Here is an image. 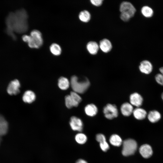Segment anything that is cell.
<instances>
[{
    "mask_svg": "<svg viewBox=\"0 0 163 163\" xmlns=\"http://www.w3.org/2000/svg\"><path fill=\"white\" fill-rule=\"evenodd\" d=\"M28 18L27 13L24 9L10 12L5 21L7 34L13 40H16L15 33L22 34L26 32L28 28Z\"/></svg>",
    "mask_w": 163,
    "mask_h": 163,
    "instance_id": "6da1fadb",
    "label": "cell"
},
{
    "mask_svg": "<svg viewBox=\"0 0 163 163\" xmlns=\"http://www.w3.org/2000/svg\"><path fill=\"white\" fill-rule=\"evenodd\" d=\"M22 39L23 41L27 43L28 46L32 48H39L42 46L43 43L42 34L37 30H32L30 35H23Z\"/></svg>",
    "mask_w": 163,
    "mask_h": 163,
    "instance_id": "7a4b0ae2",
    "label": "cell"
},
{
    "mask_svg": "<svg viewBox=\"0 0 163 163\" xmlns=\"http://www.w3.org/2000/svg\"><path fill=\"white\" fill-rule=\"evenodd\" d=\"M70 83L73 91L78 94H83L85 92L90 85V82L87 78L79 79L75 75L71 77Z\"/></svg>",
    "mask_w": 163,
    "mask_h": 163,
    "instance_id": "3957f363",
    "label": "cell"
},
{
    "mask_svg": "<svg viewBox=\"0 0 163 163\" xmlns=\"http://www.w3.org/2000/svg\"><path fill=\"white\" fill-rule=\"evenodd\" d=\"M137 147V142L134 140L126 139L123 142L122 154L124 156L132 155L136 152Z\"/></svg>",
    "mask_w": 163,
    "mask_h": 163,
    "instance_id": "277c9868",
    "label": "cell"
},
{
    "mask_svg": "<svg viewBox=\"0 0 163 163\" xmlns=\"http://www.w3.org/2000/svg\"><path fill=\"white\" fill-rule=\"evenodd\" d=\"M120 10L121 14L129 19L134 16L136 11L134 6L128 2H124L121 3Z\"/></svg>",
    "mask_w": 163,
    "mask_h": 163,
    "instance_id": "5b68a950",
    "label": "cell"
},
{
    "mask_svg": "<svg viewBox=\"0 0 163 163\" xmlns=\"http://www.w3.org/2000/svg\"><path fill=\"white\" fill-rule=\"evenodd\" d=\"M103 112L105 117L109 120L117 117L118 110L115 104H107L104 108Z\"/></svg>",
    "mask_w": 163,
    "mask_h": 163,
    "instance_id": "8992f818",
    "label": "cell"
},
{
    "mask_svg": "<svg viewBox=\"0 0 163 163\" xmlns=\"http://www.w3.org/2000/svg\"><path fill=\"white\" fill-rule=\"evenodd\" d=\"M20 83L18 80L14 79L9 84L7 89V92L10 95H16L20 92Z\"/></svg>",
    "mask_w": 163,
    "mask_h": 163,
    "instance_id": "52a82bcc",
    "label": "cell"
},
{
    "mask_svg": "<svg viewBox=\"0 0 163 163\" xmlns=\"http://www.w3.org/2000/svg\"><path fill=\"white\" fill-rule=\"evenodd\" d=\"M69 125L72 129L75 131L81 132L83 128V123L80 118L75 116L72 117L70 120Z\"/></svg>",
    "mask_w": 163,
    "mask_h": 163,
    "instance_id": "ba28073f",
    "label": "cell"
},
{
    "mask_svg": "<svg viewBox=\"0 0 163 163\" xmlns=\"http://www.w3.org/2000/svg\"><path fill=\"white\" fill-rule=\"evenodd\" d=\"M139 69L142 73L148 75L152 72L153 70V66L149 61L146 60H143L140 62Z\"/></svg>",
    "mask_w": 163,
    "mask_h": 163,
    "instance_id": "9c48e42d",
    "label": "cell"
},
{
    "mask_svg": "<svg viewBox=\"0 0 163 163\" xmlns=\"http://www.w3.org/2000/svg\"><path fill=\"white\" fill-rule=\"evenodd\" d=\"M130 104L137 107H140L142 104L143 98L142 96L137 92L132 94L129 97Z\"/></svg>",
    "mask_w": 163,
    "mask_h": 163,
    "instance_id": "30bf717a",
    "label": "cell"
},
{
    "mask_svg": "<svg viewBox=\"0 0 163 163\" xmlns=\"http://www.w3.org/2000/svg\"><path fill=\"white\" fill-rule=\"evenodd\" d=\"M139 151L142 156L145 158L150 157L152 154V148L151 146L148 144H144L141 146Z\"/></svg>",
    "mask_w": 163,
    "mask_h": 163,
    "instance_id": "8fae6325",
    "label": "cell"
},
{
    "mask_svg": "<svg viewBox=\"0 0 163 163\" xmlns=\"http://www.w3.org/2000/svg\"><path fill=\"white\" fill-rule=\"evenodd\" d=\"M133 106L128 102L123 104L120 108L122 114L125 116H129L130 115L133 113Z\"/></svg>",
    "mask_w": 163,
    "mask_h": 163,
    "instance_id": "7c38bea8",
    "label": "cell"
},
{
    "mask_svg": "<svg viewBox=\"0 0 163 163\" xmlns=\"http://www.w3.org/2000/svg\"><path fill=\"white\" fill-rule=\"evenodd\" d=\"M133 113L134 117L138 120H143L147 116L146 111L144 109L140 107H137L134 109Z\"/></svg>",
    "mask_w": 163,
    "mask_h": 163,
    "instance_id": "4fadbf2b",
    "label": "cell"
},
{
    "mask_svg": "<svg viewBox=\"0 0 163 163\" xmlns=\"http://www.w3.org/2000/svg\"><path fill=\"white\" fill-rule=\"evenodd\" d=\"M99 47L103 52L107 53L111 50L112 48V45L110 40L107 39H104L100 41Z\"/></svg>",
    "mask_w": 163,
    "mask_h": 163,
    "instance_id": "5bb4252c",
    "label": "cell"
},
{
    "mask_svg": "<svg viewBox=\"0 0 163 163\" xmlns=\"http://www.w3.org/2000/svg\"><path fill=\"white\" fill-rule=\"evenodd\" d=\"M161 114L157 110L150 111L147 115L149 120L151 123H155L158 121L161 118Z\"/></svg>",
    "mask_w": 163,
    "mask_h": 163,
    "instance_id": "9a60e30c",
    "label": "cell"
},
{
    "mask_svg": "<svg viewBox=\"0 0 163 163\" xmlns=\"http://www.w3.org/2000/svg\"><path fill=\"white\" fill-rule=\"evenodd\" d=\"M36 98L35 93L32 91L27 90L24 93L22 97L23 101L26 103H31L34 101Z\"/></svg>",
    "mask_w": 163,
    "mask_h": 163,
    "instance_id": "2e32d148",
    "label": "cell"
},
{
    "mask_svg": "<svg viewBox=\"0 0 163 163\" xmlns=\"http://www.w3.org/2000/svg\"><path fill=\"white\" fill-rule=\"evenodd\" d=\"M85 113L88 116L93 117L97 113L98 109L95 105L93 104H89L86 105L85 108Z\"/></svg>",
    "mask_w": 163,
    "mask_h": 163,
    "instance_id": "e0dca14e",
    "label": "cell"
},
{
    "mask_svg": "<svg viewBox=\"0 0 163 163\" xmlns=\"http://www.w3.org/2000/svg\"><path fill=\"white\" fill-rule=\"evenodd\" d=\"M8 129V124L4 117L0 114V136L5 135Z\"/></svg>",
    "mask_w": 163,
    "mask_h": 163,
    "instance_id": "ac0fdd59",
    "label": "cell"
},
{
    "mask_svg": "<svg viewBox=\"0 0 163 163\" xmlns=\"http://www.w3.org/2000/svg\"><path fill=\"white\" fill-rule=\"evenodd\" d=\"M86 47L90 54L95 55L97 53L99 47L96 42L94 41H90L87 43Z\"/></svg>",
    "mask_w": 163,
    "mask_h": 163,
    "instance_id": "d6986e66",
    "label": "cell"
},
{
    "mask_svg": "<svg viewBox=\"0 0 163 163\" xmlns=\"http://www.w3.org/2000/svg\"><path fill=\"white\" fill-rule=\"evenodd\" d=\"M70 85L68 80L66 78L62 77H60L58 81V86L59 88L62 90L67 89Z\"/></svg>",
    "mask_w": 163,
    "mask_h": 163,
    "instance_id": "ffe728a7",
    "label": "cell"
},
{
    "mask_svg": "<svg viewBox=\"0 0 163 163\" xmlns=\"http://www.w3.org/2000/svg\"><path fill=\"white\" fill-rule=\"evenodd\" d=\"M109 141L110 144L115 146H119L122 143V140L121 137L117 134H113L110 137Z\"/></svg>",
    "mask_w": 163,
    "mask_h": 163,
    "instance_id": "44dd1931",
    "label": "cell"
},
{
    "mask_svg": "<svg viewBox=\"0 0 163 163\" xmlns=\"http://www.w3.org/2000/svg\"><path fill=\"white\" fill-rule=\"evenodd\" d=\"M141 12L142 15L146 18H151L154 14L153 9L147 5H145L142 7L141 9Z\"/></svg>",
    "mask_w": 163,
    "mask_h": 163,
    "instance_id": "7402d4cb",
    "label": "cell"
},
{
    "mask_svg": "<svg viewBox=\"0 0 163 163\" xmlns=\"http://www.w3.org/2000/svg\"><path fill=\"white\" fill-rule=\"evenodd\" d=\"M65 103L66 107L68 108L78 106L79 103L75 101L70 95H66L65 97Z\"/></svg>",
    "mask_w": 163,
    "mask_h": 163,
    "instance_id": "603a6c76",
    "label": "cell"
},
{
    "mask_svg": "<svg viewBox=\"0 0 163 163\" xmlns=\"http://www.w3.org/2000/svg\"><path fill=\"white\" fill-rule=\"evenodd\" d=\"M50 49L51 53L55 56H59L62 52L61 47L56 43H52L50 46Z\"/></svg>",
    "mask_w": 163,
    "mask_h": 163,
    "instance_id": "cb8c5ba5",
    "label": "cell"
},
{
    "mask_svg": "<svg viewBox=\"0 0 163 163\" xmlns=\"http://www.w3.org/2000/svg\"><path fill=\"white\" fill-rule=\"evenodd\" d=\"M91 14L87 10L81 11L79 13L78 17L79 19L84 22H88L91 18Z\"/></svg>",
    "mask_w": 163,
    "mask_h": 163,
    "instance_id": "d4e9b609",
    "label": "cell"
},
{
    "mask_svg": "<svg viewBox=\"0 0 163 163\" xmlns=\"http://www.w3.org/2000/svg\"><path fill=\"white\" fill-rule=\"evenodd\" d=\"M76 142L79 144H83L87 140V137L85 135L82 133H79L76 134L75 137Z\"/></svg>",
    "mask_w": 163,
    "mask_h": 163,
    "instance_id": "484cf974",
    "label": "cell"
},
{
    "mask_svg": "<svg viewBox=\"0 0 163 163\" xmlns=\"http://www.w3.org/2000/svg\"><path fill=\"white\" fill-rule=\"evenodd\" d=\"M70 95L71 97L76 102L79 103L82 101V98L78 93L73 91L70 92Z\"/></svg>",
    "mask_w": 163,
    "mask_h": 163,
    "instance_id": "4316f807",
    "label": "cell"
},
{
    "mask_svg": "<svg viewBox=\"0 0 163 163\" xmlns=\"http://www.w3.org/2000/svg\"><path fill=\"white\" fill-rule=\"evenodd\" d=\"M155 78L158 84L163 86V75L160 73H158L155 75Z\"/></svg>",
    "mask_w": 163,
    "mask_h": 163,
    "instance_id": "83f0119b",
    "label": "cell"
},
{
    "mask_svg": "<svg viewBox=\"0 0 163 163\" xmlns=\"http://www.w3.org/2000/svg\"><path fill=\"white\" fill-rule=\"evenodd\" d=\"M100 146L101 150L104 152L109 148V145L106 141L100 143Z\"/></svg>",
    "mask_w": 163,
    "mask_h": 163,
    "instance_id": "f1b7e54d",
    "label": "cell"
},
{
    "mask_svg": "<svg viewBox=\"0 0 163 163\" xmlns=\"http://www.w3.org/2000/svg\"><path fill=\"white\" fill-rule=\"evenodd\" d=\"M96 140L100 143L106 141L105 136L102 134H98L96 136Z\"/></svg>",
    "mask_w": 163,
    "mask_h": 163,
    "instance_id": "f546056e",
    "label": "cell"
},
{
    "mask_svg": "<svg viewBox=\"0 0 163 163\" xmlns=\"http://www.w3.org/2000/svg\"><path fill=\"white\" fill-rule=\"evenodd\" d=\"M103 0H91L90 2L92 4L97 6H99L101 5L102 3Z\"/></svg>",
    "mask_w": 163,
    "mask_h": 163,
    "instance_id": "4dcf8cb0",
    "label": "cell"
},
{
    "mask_svg": "<svg viewBox=\"0 0 163 163\" xmlns=\"http://www.w3.org/2000/svg\"><path fill=\"white\" fill-rule=\"evenodd\" d=\"M75 163H88V162L84 159H80L78 160Z\"/></svg>",
    "mask_w": 163,
    "mask_h": 163,
    "instance_id": "1f68e13d",
    "label": "cell"
},
{
    "mask_svg": "<svg viewBox=\"0 0 163 163\" xmlns=\"http://www.w3.org/2000/svg\"><path fill=\"white\" fill-rule=\"evenodd\" d=\"M160 73L163 75V67L160 68L159 69Z\"/></svg>",
    "mask_w": 163,
    "mask_h": 163,
    "instance_id": "d6a6232c",
    "label": "cell"
},
{
    "mask_svg": "<svg viewBox=\"0 0 163 163\" xmlns=\"http://www.w3.org/2000/svg\"><path fill=\"white\" fill-rule=\"evenodd\" d=\"M161 97L162 100H163V92L161 94Z\"/></svg>",
    "mask_w": 163,
    "mask_h": 163,
    "instance_id": "836d02e7",
    "label": "cell"
}]
</instances>
